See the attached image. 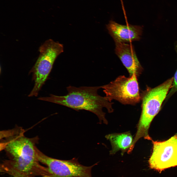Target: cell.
Segmentation results:
<instances>
[{
	"label": "cell",
	"instance_id": "6da1fadb",
	"mask_svg": "<svg viewBox=\"0 0 177 177\" xmlns=\"http://www.w3.org/2000/svg\"><path fill=\"white\" fill-rule=\"evenodd\" d=\"M102 86L81 87H77L69 86L67 88L68 93L64 96L51 94L49 96L40 97L39 100L49 102L62 105L76 110H85L95 114L100 123L103 122L107 124L105 113L103 110L106 108L108 112L111 113L114 109V103L109 101L105 97L100 95L98 90Z\"/></svg>",
	"mask_w": 177,
	"mask_h": 177
},
{
	"label": "cell",
	"instance_id": "7a4b0ae2",
	"mask_svg": "<svg viewBox=\"0 0 177 177\" xmlns=\"http://www.w3.org/2000/svg\"><path fill=\"white\" fill-rule=\"evenodd\" d=\"M173 80V77L154 88L147 86L141 93V113L133 139V146L141 138L147 139L149 136L148 132L150 123L160 111L171 87Z\"/></svg>",
	"mask_w": 177,
	"mask_h": 177
},
{
	"label": "cell",
	"instance_id": "3957f363",
	"mask_svg": "<svg viewBox=\"0 0 177 177\" xmlns=\"http://www.w3.org/2000/svg\"><path fill=\"white\" fill-rule=\"evenodd\" d=\"M24 130L17 128L2 132V149H4L10 160L25 162L38 161L35 148L38 138H29L24 135Z\"/></svg>",
	"mask_w": 177,
	"mask_h": 177
},
{
	"label": "cell",
	"instance_id": "277c9868",
	"mask_svg": "<svg viewBox=\"0 0 177 177\" xmlns=\"http://www.w3.org/2000/svg\"><path fill=\"white\" fill-rule=\"evenodd\" d=\"M63 51V45L51 39L46 40L40 47L39 56L31 70L34 84L29 97L38 95L47 78L56 59Z\"/></svg>",
	"mask_w": 177,
	"mask_h": 177
},
{
	"label": "cell",
	"instance_id": "5b68a950",
	"mask_svg": "<svg viewBox=\"0 0 177 177\" xmlns=\"http://www.w3.org/2000/svg\"><path fill=\"white\" fill-rule=\"evenodd\" d=\"M137 77L135 74L129 77L120 75L101 88L109 101L114 100L122 104L134 105L141 100Z\"/></svg>",
	"mask_w": 177,
	"mask_h": 177
},
{
	"label": "cell",
	"instance_id": "8992f818",
	"mask_svg": "<svg viewBox=\"0 0 177 177\" xmlns=\"http://www.w3.org/2000/svg\"><path fill=\"white\" fill-rule=\"evenodd\" d=\"M37 159L39 162L46 165L51 177H92L91 170L96 164L87 166L81 164L74 158L62 160L49 157L35 148Z\"/></svg>",
	"mask_w": 177,
	"mask_h": 177
},
{
	"label": "cell",
	"instance_id": "52a82bcc",
	"mask_svg": "<svg viewBox=\"0 0 177 177\" xmlns=\"http://www.w3.org/2000/svg\"><path fill=\"white\" fill-rule=\"evenodd\" d=\"M153 145L152 153L148 161L149 167L159 172L177 166V133L162 141L149 139Z\"/></svg>",
	"mask_w": 177,
	"mask_h": 177
},
{
	"label": "cell",
	"instance_id": "ba28073f",
	"mask_svg": "<svg viewBox=\"0 0 177 177\" xmlns=\"http://www.w3.org/2000/svg\"><path fill=\"white\" fill-rule=\"evenodd\" d=\"M108 32L115 42L126 43L139 40L143 32L139 26L122 25L113 20L106 25Z\"/></svg>",
	"mask_w": 177,
	"mask_h": 177
},
{
	"label": "cell",
	"instance_id": "9c48e42d",
	"mask_svg": "<svg viewBox=\"0 0 177 177\" xmlns=\"http://www.w3.org/2000/svg\"><path fill=\"white\" fill-rule=\"evenodd\" d=\"M115 43L116 54L127 69L130 76L135 74L139 77L143 69L137 57L133 46L125 43Z\"/></svg>",
	"mask_w": 177,
	"mask_h": 177
},
{
	"label": "cell",
	"instance_id": "30bf717a",
	"mask_svg": "<svg viewBox=\"0 0 177 177\" xmlns=\"http://www.w3.org/2000/svg\"><path fill=\"white\" fill-rule=\"evenodd\" d=\"M105 138L109 141L111 145L112 149L110 151L111 154H114L120 150L123 155L129 150L133 141L129 132L109 134L105 136Z\"/></svg>",
	"mask_w": 177,
	"mask_h": 177
},
{
	"label": "cell",
	"instance_id": "8fae6325",
	"mask_svg": "<svg viewBox=\"0 0 177 177\" xmlns=\"http://www.w3.org/2000/svg\"><path fill=\"white\" fill-rule=\"evenodd\" d=\"M175 49L177 54V42L175 44ZM177 91V69L173 77V80L171 87L167 96L165 100L167 101Z\"/></svg>",
	"mask_w": 177,
	"mask_h": 177
}]
</instances>
